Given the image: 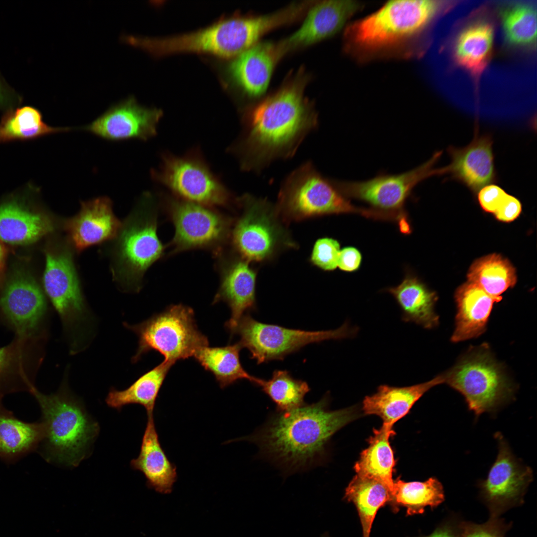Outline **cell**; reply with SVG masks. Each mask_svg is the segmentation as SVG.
Returning <instances> with one entry per match:
<instances>
[{"instance_id":"obj_27","label":"cell","mask_w":537,"mask_h":537,"mask_svg":"<svg viewBox=\"0 0 537 537\" xmlns=\"http://www.w3.org/2000/svg\"><path fill=\"white\" fill-rule=\"evenodd\" d=\"M457 311L453 342L476 338L484 333L493 304L497 302L477 285L468 282L455 293Z\"/></svg>"},{"instance_id":"obj_5","label":"cell","mask_w":537,"mask_h":537,"mask_svg":"<svg viewBox=\"0 0 537 537\" xmlns=\"http://www.w3.org/2000/svg\"><path fill=\"white\" fill-rule=\"evenodd\" d=\"M156 199L142 195L115 238L111 269L115 281L127 291L138 292L148 268L164 255L157 234Z\"/></svg>"},{"instance_id":"obj_14","label":"cell","mask_w":537,"mask_h":537,"mask_svg":"<svg viewBox=\"0 0 537 537\" xmlns=\"http://www.w3.org/2000/svg\"><path fill=\"white\" fill-rule=\"evenodd\" d=\"M154 178L182 200L207 207H228L238 204L230 192L195 154L182 157L164 155Z\"/></svg>"},{"instance_id":"obj_15","label":"cell","mask_w":537,"mask_h":537,"mask_svg":"<svg viewBox=\"0 0 537 537\" xmlns=\"http://www.w3.org/2000/svg\"><path fill=\"white\" fill-rule=\"evenodd\" d=\"M442 151L436 152L420 166L398 175H380L364 181H344L331 179L336 188L345 197L364 201L374 209L386 212H400L414 188L424 180L442 176V168H435Z\"/></svg>"},{"instance_id":"obj_7","label":"cell","mask_w":537,"mask_h":537,"mask_svg":"<svg viewBox=\"0 0 537 537\" xmlns=\"http://www.w3.org/2000/svg\"><path fill=\"white\" fill-rule=\"evenodd\" d=\"M73 247L64 240L46 253L43 276L45 291L59 314L70 351L85 349L91 335V317L75 266Z\"/></svg>"},{"instance_id":"obj_42","label":"cell","mask_w":537,"mask_h":537,"mask_svg":"<svg viewBox=\"0 0 537 537\" xmlns=\"http://www.w3.org/2000/svg\"><path fill=\"white\" fill-rule=\"evenodd\" d=\"M507 193L501 186L492 183L478 191L477 198L482 208L485 211L495 213Z\"/></svg>"},{"instance_id":"obj_11","label":"cell","mask_w":537,"mask_h":537,"mask_svg":"<svg viewBox=\"0 0 537 537\" xmlns=\"http://www.w3.org/2000/svg\"><path fill=\"white\" fill-rule=\"evenodd\" d=\"M443 374L445 383L464 396L477 416L496 410L513 393L504 370L485 346L468 351Z\"/></svg>"},{"instance_id":"obj_34","label":"cell","mask_w":537,"mask_h":537,"mask_svg":"<svg viewBox=\"0 0 537 537\" xmlns=\"http://www.w3.org/2000/svg\"><path fill=\"white\" fill-rule=\"evenodd\" d=\"M394 434L392 428L383 425L379 429H374L373 435L368 441V447L361 452L354 466L357 474L384 482L389 487L391 494L395 461L389 439Z\"/></svg>"},{"instance_id":"obj_36","label":"cell","mask_w":537,"mask_h":537,"mask_svg":"<svg viewBox=\"0 0 537 537\" xmlns=\"http://www.w3.org/2000/svg\"><path fill=\"white\" fill-rule=\"evenodd\" d=\"M390 505L394 511L400 506L405 507L407 515L422 514L425 508H435L445 499L443 487L435 477L424 482H405L399 478L394 480Z\"/></svg>"},{"instance_id":"obj_33","label":"cell","mask_w":537,"mask_h":537,"mask_svg":"<svg viewBox=\"0 0 537 537\" xmlns=\"http://www.w3.org/2000/svg\"><path fill=\"white\" fill-rule=\"evenodd\" d=\"M74 129L49 125L40 111L32 106L15 107L5 111L0 118V144L34 140Z\"/></svg>"},{"instance_id":"obj_3","label":"cell","mask_w":537,"mask_h":537,"mask_svg":"<svg viewBox=\"0 0 537 537\" xmlns=\"http://www.w3.org/2000/svg\"><path fill=\"white\" fill-rule=\"evenodd\" d=\"M29 392L38 403L45 428L39 452L48 462L78 466L98 434V423L65 383L54 394H43L34 386Z\"/></svg>"},{"instance_id":"obj_50","label":"cell","mask_w":537,"mask_h":537,"mask_svg":"<svg viewBox=\"0 0 537 537\" xmlns=\"http://www.w3.org/2000/svg\"><path fill=\"white\" fill-rule=\"evenodd\" d=\"M320 537H330L328 533H325L322 534Z\"/></svg>"},{"instance_id":"obj_10","label":"cell","mask_w":537,"mask_h":537,"mask_svg":"<svg viewBox=\"0 0 537 537\" xmlns=\"http://www.w3.org/2000/svg\"><path fill=\"white\" fill-rule=\"evenodd\" d=\"M238 206L242 210L234 220L230 240L239 257L249 263H261L296 247L275 205L267 199L246 194L238 198Z\"/></svg>"},{"instance_id":"obj_25","label":"cell","mask_w":537,"mask_h":537,"mask_svg":"<svg viewBox=\"0 0 537 537\" xmlns=\"http://www.w3.org/2000/svg\"><path fill=\"white\" fill-rule=\"evenodd\" d=\"M147 414L140 451L138 457L131 461L130 465L144 475L149 488L159 493L170 494L177 479V467L169 460L161 445L153 413Z\"/></svg>"},{"instance_id":"obj_4","label":"cell","mask_w":537,"mask_h":537,"mask_svg":"<svg viewBox=\"0 0 537 537\" xmlns=\"http://www.w3.org/2000/svg\"><path fill=\"white\" fill-rule=\"evenodd\" d=\"M439 8L440 4L434 0L389 1L346 28V46L350 50L365 54L399 46L421 32Z\"/></svg>"},{"instance_id":"obj_41","label":"cell","mask_w":537,"mask_h":537,"mask_svg":"<svg viewBox=\"0 0 537 537\" xmlns=\"http://www.w3.org/2000/svg\"><path fill=\"white\" fill-rule=\"evenodd\" d=\"M16 342L8 346L0 348V395L15 392V389L7 383L6 376L12 374L20 364L22 354L20 344Z\"/></svg>"},{"instance_id":"obj_21","label":"cell","mask_w":537,"mask_h":537,"mask_svg":"<svg viewBox=\"0 0 537 537\" xmlns=\"http://www.w3.org/2000/svg\"><path fill=\"white\" fill-rule=\"evenodd\" d=\"M498 439V453L487 478L481 484L485 500L495 507L501 508L520 499L532 479V469L522 465L514 456L502 437Z\"/></svg>"},{"instance_id":"obj_1","label":"cell","mask_w":537,"mask_h":537,"mask_svg":"<svg viewBox=\"0 0 537 537\" xmlns=\"http://www.w3.org/2000/svg\"><path fill=\"white\" fill-rule=\"evenodd\" d=\"M297 79L264 100L243 118L242 133L231 148L243 171L259 173L278 160L292 157L318 126L317 113Z\"/></svg>"},{"instance_id":"obj_12","label":"cell","mask_w":537,"mask_h":537,"mask_svg":"<svg viewBox=\"0 0 537 537\" xmlns=\"http://www.w3.org/2000/svg\"><path fill=\"white\" fill-rule=\"evenodd\" d=\"M357 326L347 321L335 330L305 331L258 321L249 313L244 315L231 336L237 335L242 347L247 348L251 358L258 364L272 360H282L291 354L312 343L355 338Z\"/></svg>"},{"instance_id":"obj_13","label":"cell","mask_w":537,"mask_h":537,"mask_svg":"<svg viewBox=\"0 0 537 537\" xmlns=\"http://www.w3.org/2000/svg\"><path fill=\"white\" fill-rule=\"evenodd\" d=\"M166 207L175 229L169 255L194 249L224 251L230 240L234 219L210 207L173 197Z\"/></svg>"},{"instance_id":"obj_46","label":"cell","mask_w":537,"mask_h":537,"mask_svg":"<svg viewBox=\"0 0 537 537\" xmlns=\"http://www.w3.org/2000/svg\"><path fill=\"white\" fill-rule=\"evenodd\" d=\"M22 97L0 78V109L5 111L16 107Z\"/></svg>"},{"instance_id":"obj_39","label":"cell","mask_w":537,"mask_h":537,"mask_svg":"<svg viewBox=\"0 0 537 537\" xmlns=\"http://www.w3.org/2000/svg\"><path fill=\"white\" fill-rule=\"evenodd\" d=\"M502 25L506 39L514 45L529 46L537 37V12L529 4L512 5L502 13Z\"/></svg>"},{"instance_id":"obj_44","label":"cell","mask_w":537,"mask_h":537,"mask_svg":"<svg viewBox=\"0 0 537 537\" xmlns=\"http://www.w3.org/2000/svg\"><path fill=\"white\" fill-rule=\"evenodd\" d=\"M361 260V254L358 249L353 247H345L340 250L338 267L345 271H355L360 267Z\"/></svg>"},{"instance_id":"obj_30","label":"cell","mask_w":537,"mask_h":537,"mask_svg":"<svg viewBox=\"0 0 537 537\" xmlns=\"http://www.w3.org/2000/svg\"><path fill=\"white\" fill-rule=\"evenodd\" d=\"M386 290L400 308L402 321L413 323L427 329L438 325L439 317L435 311L437 296L417 277L407 275L399 285Z\"/></svg>"},{"instance_id":"obj_17","label":"cell","mask_w":537,"mask_h":537,"mask_svg":"<svg viewBox=\"0 0 537 537\" xmlns=\"http://www.w3.org/2000/svg\"><path fill=\"white\" fill-rule=\"evenodd\" d=\"M36 186L28 183L0 202V240L12 245H28L54 230L50 217L30 204Z\"/></svg>"},{"instance_id":"obj_23","label":"cell","mask_w":537,"mask_h":537,"mask_svg":"<svg viewBox=\"0 0 537 537\" xmlns=\"http://www.w3.org/2000/svg\"><path fill=\"white\" fill-rule=\"evenodd\" d=\"M361 7L354 0H324L318 2L308 12L300 27L280 42L284 53L305 46L333 35Z\"/></svg>"},{"instance_id":"obj_45","label":"cell","mask_w":537,"mask_h":537,"mask_svg":"<svg viewBox=\"0 0 537 537\" xmlns=\"http://www.w3.org/2000/svg\"><path fill=\"white\" fill-rule=\"evenodd\" d=\"M461 537H503L501 531L493 523L464 526Z\"/></svg>"},{"instance_id":"obj_29","label":"cell","mask_w":537,"mask_h":537,"mask_svg":"<svg viewBox=\"0 0 537 537\" xmlns=\"http://www.w3.org/2000/svg\"><path fill=\"white\" fill-rule=\"evenodd\" d=\"M494 34L493 24L479 20L464 28L455 39L453 55L455 62L478 79L491 59Z\"/></svg>"},{"instance_id":"obj_49","label":"cell","mask_w":537,"mask_h":537,"mask_svg":"<svg viewBox=\"0 0 537 537\" xmlns=\"http://www.w3.org/2000/svg\"><path fill=\"white\" fill-rule=\"evenodd\" d=\"M5 251L2 245L0 242V276L4 267Z\"/></svg>"},{"instance_id":"obj_2","label":"cell","mask_w":537,"mask_h":537,"mask_svg":"<svg viewBox=\"0 0 537 537\" xmlns=\"http://www.w3.org/2000/svg\"><path fill=\"white\" fill-rule=\"evenodd\" d=\"M327 394L319 401L273 415L247 437L264 455L286 472L303 470L321 462L331 437L357 417L354 408L331 411Z\"/></svg>"},{"instance_id":"obj_48","label":"cell","mask_w":537,"mask_h":537,"mask_svg":"<svg viewBox=\"0 0 537 537\" xmlns=\"http://www.w3.org/2000/svg\"><path fill=\"white\" fill-rule=\"evenodd\" d=\"M398 226L401 233L404 234H409L411 233V227L406 215L403 216L398 219Z\"/></svg>"},{"instance_id":"obj_8","label":"cell","mask_w":537,"mask_h":537,"mask_svg":"<svg viewBox=\"0 0 537 537\" xmlns=\"http://www.w3.org/2000/svg\"><path fill=\"white\" fill-rule=\"evenodd\" d=\"M263 16L234 18L195 32L164 38L128 37L127 42L155 54L190 51L225 57L238 55L256 44L268 31Z\"/></svg>"},{"instance_id":"obj_40","label":"cell","mask_w":537,"mask_h":537,"mask_svg":"<svg viewBox=\"0 0 537 537\" xmlns=\"http://www.w3.org/2000/svg\"><path fill=\"white\" fill-rule=\"evenodd\" d=\"M340 252L339 242L333 238L318 239L315 243L310 256V262L325 271H332L338 267Z\"/></svg>"},{"instance_id":"obj_38","label":"cell","mask_w":537,"mask_h":537,"mask_svg":"<svg viewBox=\"0 0 537 537\" xmlns=\"http://www.w3.org/2000/svg\"><path fill=\"white\" fill-rule=\"evenodd\" d=\"M257 386L268 395L279 412H286L304 404V398L310 391L306 381L293 378L286 370H275L268 380L259 378Z\"/></svg>"},{"instance_id":"obj_47","label":"cell","mask_w":537,"mask_h":537,"mask_svg":"<svg viewBox=\"0 0 537 537\" xmlns=\"http://www.w3.org/2000/svg\"><path fill=\"white\" fill-rule=\"evenodd\" d=\"M426 537H458L453 531L448 527H443L436 530L434 533Z\"/></svg>"},{"instance_id":"obj_19","label":"cell","mask_w":537,"mask_h":537,"mask_svg":"<svg viewBox=\"0 0 537 537\" xmlns=\"http://www.w3.org/2000/svg\"><path fill=\"white\" fill-rule=\"evenodd\" d=\"M493 144L491 135H479L476 131L467 146H449L447 151L450 163L442 168L443 175H449L448 179L464 184L473 193L484 186L495 183L497 175Z\"/></svg>"},{"instance_id":"obj_26","label":"cell","mask_w":537,"mask_h":537,"mask_svg":"<svg viewBox=\"0 0 537 537\" xmlns=\"http://www.w3.org/2000/svg\"><path fill=\"white\" fill-rule=\"evenodd\" d=\"M445 381L443 373L428 381L410 386L381 385L375 393L364 398L363 411L366 415L378 416L382 419L383 425L393 428L394 424L406 415L426 392Z\"/></svg>"},{"instance_id":"obj_22","label":"cell","mask_w":537,"mask_h":537,"mask_svg":"<svg viewBox=\"0 0 537 537\" xmlns=\"http://www.w3.org/2000/svg\"><path fill=\"white\" fill-rule=\"evenodd\" d=\"M0 307L19 339L34 332L46 311V302L38 284L27 276L14 277L7 283L0 298Z\"/></svg>"},{"instance_id":"obj_16","label":"cell","mask_w":537,"mask_h":537,"mask_svg":"<svg viewBox=\"0 0 537 537\" xmlns=\"http://www.w3.org/2000/svg\"><path fill=\"white\" fill-rule=\"evenodd\" d=\"M162 112L139 104L133 97L117 103L90 124L79 128L103 139L147 140L156 134Z\"/></svg>"},{"instance_id":"obj_20","label":"cell","mask_w":537,"mask_h":537,"mask_svg":"<svg viewBox=\"0 0 537 537\" xmlns=\"http://www.w3.org/2000/svg\"><path fill=\"white\" fill-rule=\"evenodd\" d=\"M121 225L113 212L111 200L100 196L81 202L79 212L64 222V229L67 240L79 253L116 238Z\"/></svg>"},{"instance_id":"obj_43","label":"cell","mask_w":537,"mask_h":537,"mask_svg":"<svg viewBox=\"0 0 537 537\" xmlns=\"http://www.w3.org/2000/svg\"><path fill=\"white\" fill-rule=\"evenodd\" d=\"M521 211L520 201L516 197L507 193L494 214L498 219L510 222L516 219Z\"/></svg>"},{"instance_id":"obj_28","label":"cell","mask_w":537,"mask_h":537,"mask_svg":"<svg viewBox=\"0 0 537 537\" xmlns=\"http://www.w3.org/2000/svg\"><path fill=\"white\" fill-rule=\"evenodd\" d=\"M0 395V459L13 463L38 449L45 436L40 421L26 422L6 409Z\"/></svg>"},{"instance_id":"obj_37","label":"cell","mask_w":537,"mask_h":537,"mask_svg":"<svg viewBox=\"0 0 537 537\" xmlns=\"http://www.w3.org/2000/svg\"><path fill=\"white\" fill-rule=\"evenodd\" d=\"M469 282L482 289L497 302L502 294L516 282L515 270L510 263L498 255L493 254L478 259L469 268Z\"/></svg>"},{"instance_id":"obj_6","label":"cell","mask_w":537,"mask_h":537,"mask_svg":"<svg viewBox=\"0 0 537 537\" xmlns=\"http://www.w3.org/2000/svg\"><path fill=\"white\" fill-rule=\"evenodd\" d=\"M282 222L287 224L328 215L354 213L382 219L378 210L356 206L322 176L310 161L292 171L283 180L275 204Z\"/></svg>"},{"instance_id":"obj_35","label":"cell","mask_w":537,"mask_h":537,"mask_svg":"<svg viewBox=\"0 0 537 537\" xmlns=\"http://www.w3.org/2000/svg\"><path fill=\"white\" fill-rule=\"evenodd\" d=\"M345 498L356 506L360 520L363 537H369L378 510L390 504L392 496L388 486L375 478L356 474L346 489Z\"/></svg>"},{"instance_id":"obj_31","label":"cell","mask_w":537,"mask_h":537,"mask_svg":"<svg viewBox=\"0 0 537 537\" xmlns=\"http://www.w3.org/2000/svg\"><path fill=\"white\" fill-rule=\"evenodd\" d=\"M242 348L239 342L224 347L207 346L198 349L193 358L214 375L221 389L241 379L255 385L258 377L250 375L241 364L240 352Z\"/></svg>"},{"instance_id":"obj_18","label":"cell","mask_w":537,"mask_h":537,"mask_svg":"<svg viewBox=\"0 0 537 537\" xmlns=\"http://www.w3.org/2000/svg\"><path fill=\"white\" fill-rule=\"evenodd\" d=\"M215 257L220 274V285L213 304L222 301L230 308L231 317L225 327L231 336L242 316L256 307L257 272L250 263L224 251Z\"/></svg>"},{"instance_id":"obj_24","label":"cell","mask_w":537,"mask_h":537,"mask_svg":"<svg viewBox=\"0 0 537 537\" xmlns=\"http://www.w3.org/2000/svg\"><path fill=\"white\" fill-rule=\"evenodd\" d=\"M284 54L279 43H257L238 55L230 72L248 95L258 97L265 92L275 64Z\"/></svg>"},{"instance_id":"obj_9","label":"cell","mask_w":537,"mask_h":537,"mask_svg":"<svg viewBox=\"0 0 537 537\" xmlns=\"http://www.w3.org/2000/svg\"><path fill=\"white\" fill-rule=\"evenodd\" d=\"M123 325L138 338L136 352L131 358L133 363L155 351L164 357V360L174 364L178 360L193 357L198 349L209 346L207 337L198 329L193 310L182 304L171 305L137 324L124 322Z\"/></svg>"},{"instance_id":"obj_32","label":"cell","mask_w":537,"mask_h":537,"mask_svg":"<svg viewBox=\"0 0 537 537\" xmlns=\"http://www.w3.org/2000/svg\"><path fill=\"white\" fill-rule=\"evenodd\" d=\"M173 363L164 360L123 390L111 388L105 399L108 406L120 410L129 404H139L147 414L153 413L157 399L166 377Z\"/></svg>"}]
</instances>
